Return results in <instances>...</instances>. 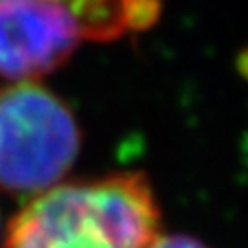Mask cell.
Returning a JSON list of instances; mask_svg holds the SVG:
<instances>
[{
	"mask_svg": "<svg viewBox=\"0 0 248 248\" xmlns=\"http://www.w3.org/2000/svg\"><path fill=\"white\" fill-rule=\"evenodd\" d=\"M150 248H206L202 242L187 235H158L154 242L150 244Z\"/></svg>",
	"mask_w": 248,
	"mask_h": 248,
	"instance_id": "5",
	"label": "cell"
},
{
	"mask_svg": "<svg viewBox=\"0 0 248 248\" xmlns=\"http://www.w3.org/2000/svg\"><path fill=\"white\" fill-rule=\"evenodd\" d=\"M79 127L66 103L35 81L0 90V187L40 193L57 187L79 152Z\"/></svg>",
	"mask_w": 248,
	"mask_h": 248,
	"instance_id": "2",
	"label": "cell"
},
{
	"mask_svg": "<svg viewBox=\"0 0 248 248\" xmlns=\"http://www.w3.org/2000/svg\"><path fill=\"white\" fill-rule=\"evenodd\" d=\"M158 206L140 173L57 185L11 220L7 248H150Z\"/></svg>",
	"mask_w": 248,
	"mask_h": 248,
	"instance_id": "1",
	"label": "cell"
},
{
	"mask_svg": "<svg viewBox=\"0 0 248 248\" xmlns=\"http://www.w3.org/2000/svg\"><path fill=\"white\" fill-rule=\"evenodd\" d=\"M77 16L86 40H117L152 27L158 0H55Z\"/></svg>",
	"mask_w": 248,
	"mask_h": 248,
	"instance_id": "4",
	"label": "cell"
},
{
	"mask_svg": "<svg viewBox=\"0 0 248 248\" xmlns=\"http://www.w3.org/2000/svg\"><path fill=\"white\" fill-rule=\"evenodd\" d=\"M86 33L55 0H0V75L33 81L68 60Z\"/></svg>",
	"mask_w": 248,
	"mask_h": 248,
	"instance_id": "3",
	"label": "cell"
}]
</instances>
